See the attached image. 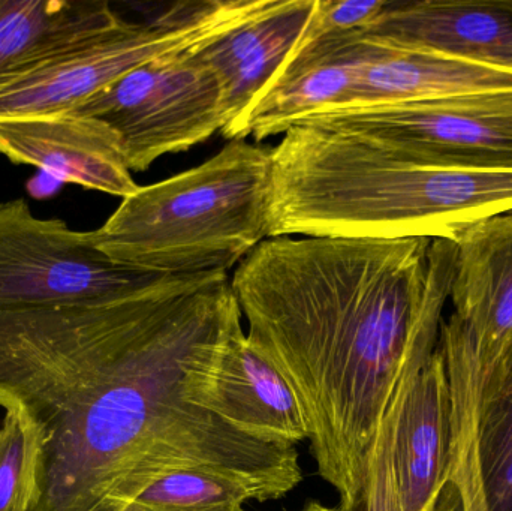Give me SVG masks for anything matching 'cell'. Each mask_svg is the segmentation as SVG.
<instances>
[{"mask_svg":"<svg viewBox=\"0 0 512 511\" xmlns=\"http://www.w3.org/2000/svg\"><path fill=\"white\" fill-rule=\"evenodd\" d=\"M264 495L243 480L209 468L177 471L143 492L126 511H243Z\"/></svg>","mask_w":512,"mask_h":511,"instance_id":"obj_18","label":"cell"},{"mask_svg":"<svg viewBox=\"0 0 512 511\" xmlns=\"http://www.w3.org/2000/svg\"><path fill=\"white\" fill-rule=\"evenodd\" d=\"M120 20L104 0H0V86Z\"/></svg>","mask_w":512,"mask_h":511,"instance_id":"obj_17","label":"cell"},{"mask_svg":"<svg viewBox=\"0 0 512 511\" xmlns=\"http://www.w3.org/2000/svg\"><path fill=\"white\" fill-rule=\"evenodd\" d=\"M0 155L122 200L140 188L116 132L77 114L0 120Z\"/></svg>","mask_w":512,"mask_h":511,"instance_id":"obj_11","label":"cell"},{"mask_svg":"<svg viewBox=\"0 0 512 511\" xmlns=\"http://www.w3.org/2000/svg\"><path fill=\"white\" fill-rule=\"evenodd\" d=\"M167 278L111 260L92 231L38 218L24 200L0 203V308L113 302Z\"/></svg>","mask_w":512,"mask_h":511,"instance_id":"obj_9","label":"cell"},{"mask_svg":"<svg viewBox=\"0 0 512 511\" xmlns=\"http://www.w3.org/2000/svg\"><path fill=\"white\" fill-rule=\"evenodd\" d=\"M451 444L450 383L436 345L412 374L394 428L393 467L402 511L438 510L450 477Z\"/></svg>","mask_w":512,"mask_h":511,"instance_id":"obj_13","label":"cell"},{"mask_svg":"<svg viewBox=\"0 0 512 511\" xmlns=\"http://www.w3.org/2000/svg\"><path fill=\"white\" fill-rule=\"evenodd\" d=\"M270 239H454L512 213V171L411 164L369 141L294 126L271 149Z\"/></svg>","mask_w":512,"mask_h":511,"instance_id":"obj_3","label":"cell"},{"mask_svg":"<svg viewBox=\"0 0 512 511\" xmlns=\"http://www.w3.org/2000/svg\"><path fill=\"white\" fill-rule=\"evenodd\" d=\"M271 149L231 141L198 167L123 198L95 245L170 276L227 272L270 237Z\"/></svg>","mask_w":512,"mask_h":511,"instance_id":"obj_4","label":"cell"},{"mask_svg":"<svg viewBox=\"0 0 512 511\" xmlns=\"http://www.w3.org/2000/svg\"><path fill=\"white\" fill-rule=\"evenodd\" d=\"M438 511H448L447 509H444V507H438ZM453 511V510H450ZM454 511H460L459 509H456Z\"/></svg>","mask_w":512,"mask_h":511,"instance_id":"obj_23","label":"cell"},{"mask_svg":"<svg viewBox=\"0 0 512 511\" xmlns=\"http://www.w3.org/2000/svg\"><path fill=\"white\" fill-rule=\"evenodd\" d=\"M453 240L454 312L438 347L453 407L451 464L466 468L477 458L481 410L512 363V213L468 225Z\"/></svg>","mask_w":512,"mask_h":511,"instance_id":"obj_5","label":"cell"},{"mask_svg":"<svg viewBox=\"0 0 512 511\" xmlns=\"http://www.w3.org/2000/svg\"><path fill=\"white\" fill-rule=\"evenodd\" d=\"M477 474L486 511H512V363L477 429Z\"/></svg>","mask_w":512,"mask_h":511,"instance_id":"obj_19","label":"cell"},{"mask_svg":"<svg viewBox=\"0 0 512 511\" xmlns=\"http://www.w3.org/2000/svg\"><path fill=\"white\" fill-rule=\"evenodd\" d=\"M315 0H273L236 29L195 48L194 53L218 78L222 95V132L239 122L252 102L297 48Z\"/></svg>","mask_w":512,"mask_h":511,"instance_id":"obj_14","label":"cell"},{"mask_svg":"<svg viewBox=\"0 0 512 511\" xmlns=\"http://www.w3.org/2000/svg\"><path fill=\"white\" fill-rule=\"evenodd\" d=\"M361 35L512 72V0L388 2Z\"/></svg>","mask_w":512,"mask_h":511,"instance_id":"obj_12","label":"cell"},{"mask_svg":"<svg viewBox=\"0 0 512 511\" xmlns=\"http://www.w3.org/2000/svg\"><path fill=\"white\" fill-rule=\"evenodd\" d=\"M363 39L367 45L366 59L348 107L411 104L468 93L512 90L510 71L384 44L366 36Z\"/></svg>","mask_w":512,"mask_h":511,"instance_id":"obj_16","label":"cell"},{"mask_svg":"<svg viewBox=\"0 0 512 511\" xmlns=\"http://www.w3.org/2000/svg\"><path fill=\"white\" fill-rule=\"evenodd\" d=\"M245 511V510H243ZM300 511H342L337 507V509H333V507L324 506V504L316 503V501H312V503L307 504L306 507H303Z\"/></svg>","mask_w":512,"mask_h":511,"instance_id":"obj_22","label":"cell"},{"mask_svg":"<svg viewBox=\"0 0 512 511\" xmlns=\"http://www.w3.org/2000/svg\"><path fill=\"white\" fill-rule=\"evenodd\" d=\"M366 50L360 33L295 48L239 122L222 135L231 141H262L285 134L315 114L348 107Z\"/></svg>","mask_w":512,"mask_h":511,"instance_id":"obj_10","label":"cell"},{"mask_svg":"<svg viewBox=\"0 0 512 511\" xmlns=\"http://www.w3.org/2000/svg\"><path fill=\"white\" fill-rule=\"evenodd\" d=\"M271 0H188L150 18L120 20L0 86V120L68 113L132 69L185 53L252 20Z\"/></svg>","mask_w":512,"mask_h":511,"instance_id":"obj_6","label":"cell"},{"mask_svg":"<svg viewBox=\"0 0 512 511\" xmlns=\"http://www.w3.org/2000/svg\"><path fill=\"white\" fill-rule=\"evenodd\" d=\"M456 261L451 239L273 237L234 272L249 347L291 389L342 511L406 375L438 345Z\"/></svg>","mask_w":512,"mask_h":511,"instance_id":"obj_2","label":"cell"},{"mask_svg":"<svg viewBox=\"0 0 512 511\" xmlns=\"http://www.w3.org/2000/svg\"><path fill=\"white\" fill-rule=\"evenodd\" d=\"M300 125L355 135L411 164L512 171V90L336 108Z\"/></svg>","mask_w":512,"mask_h":511,"instance_id":"obj_7","label":"cell"},{"mask_svg":"<svg viewBox=\"0 0 512 511\" xmlns=\"http://www.w3.org/2000/svg\"><path fill=\"white\" fill-rule=\"evenodd\" d=\"M194 50L144 63L68 113L116 132L126 165L137 173L204 143L225 122L218 78Z\"/></svg>","mask_w":512,"mask_h":511,"instance_id":"obj_8","label":"cell"},{"mask_svg":"<svg viewBox=\"0 0 512 511\" xmlns=\"http://www.w3.org/2000/svg\"><path fill=\"white\" fill-rule=\"evenodd\" d=\"M387 0H315L312 17L297 47L319 39L361 33L372 26Z\"/></svg>","mask_w":512,"mask_h":511,"instance_id":"obj_21","label":"cell"},{"mask_svg":"<svg viewBox=\"0 0 512 511\" xmlns=\"http://www.w3.org/2000/svg\"><path fill=\"white\" fill-rule=\"evenodd\" d=\"M237 327L209 275L113 302L0 308V407L39 438L27 511H126L192 468L251 477L264 446L204 408Z\"/></svg>","mask_w":512,"mask_h":511,"instance_id":"obj_1","label":"cell"},{"mask_svg":"<svg viewBox=\"0 0 512 511\" xmlns=\"http://www.w3.org/2000/svg\"><path fill=\"white\" fill-rule=\"evenodd\" d=\"M206 408L242 434L270 446L295 447L309 438L291 389L249 347L245 330L234 335L216 365Z\"/></svg>","mask_w":512,"mask_h":511,"instance_id":"obj_15","label":"cell"},{"mask_svg":"<svg viewBox=\"0 0 512 511\" xmlns=\"http://www.w3.org/2000/svg\"><path fill=\"white\" fill-rule=\"evenodd\" d=\"M0 423V511H27L35 497L39 438L17 408Z\"/></svg>","mask_w":512,"mask_h":511,"instance_id":"obj_20","label":"cell"}]
</instances>
